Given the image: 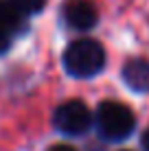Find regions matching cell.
Instances as JSON below:
<instances>
[{
	"mask_svg": "<svg viewBox=\"0 0 149 151\" xmlns=\"http://www.w3.org/2000/svg\"><path fill=\"white\" fill-rule=\"evenodd\" d=\"M61 61H64V68L70 77L90 79L105 68V48L96 40L81 37L68 44Z\"/></svg>",
	"mask_w": 149,
	"mask_h": 151,
	"instance_id": "cell-1",
	"label": "cell"
},
{
	"mask_svg": "<svg viewBox=\"0 0 149 151\" xmlns=\"http://www.w3.org/2000/svg\"><path fill=\"white\" fill-rule=\"evenodd\" d=\"M92 121L96 123L99 134L110 142L130 138L136 127L134 112L121 101H103L96 107V114L92 116Z\"/></svg>",
	"mask_w": 149,
	"mask_h": 151,
	"instance_id": "cell-2",
	"label": "cell"
},
{
	"mask_svg": "<svg viewBox=\"0 0 149 151\" xmlns=\"http://www.w3.org/2000/svg\"><path fill=\"white\" fill-rule=\"evenodd\" d=\"M53 123L64 136H81V134H86L90 129L92 114L83 101L70 99V101H64L55 110Z\"/></svg>",
	"mask_w": 149,
	"mask_h": 151,
	"instance_id": "cell-3",
	"label": "cell"
},
{
	"mask_svg": "<svg viewBox=\"0 0 149 151\" xmlns=\"http://www.w3.org/2000/svg\"><path fill=\"white\" fill-rule=\"evenodd\" d=\"M64 20L75 31H90L99 20V11L92 0H68L64 4Z\"/></svg>",
	"mask_w": 149,
	"mask_h": 151,
	"instance_id": "cell-4",
	"label": "cell"
},
{
	"mask_svg": "<svg viewBox=\"0 0 149 151\" xmlns=\"http://www.w3.org/2000/svg\"><path fill=\"white\" fill-rule=\"evenodd\" d=\"M123 81L134 92H140V94L149 92V61L140 57L130 59L123 66Z\"/></svg>",
	"mask_w": 149,
	"mask_h": 151,
	"instance_id": "cell-5",
	"label": "cell"
},
{
	"mask_svg": "<svg viewBox=\"0 0 149 151\" xmlns=\"http://www.w3.org/2000/svg\"><path fill=\"white\" fill-rule=\"evenodd\" d=\"M0 24L11 35L22 33L27 29V15L20 11L11 0H7V2H0Z\"/></svg>",
	"mask_w": 149,
	"mask_h": 151,
	"instance_id": "cell-6",
	"label": "cell"
},
{
	"mask_svg": "<svg viewBox=\"0 0 149 151\" xmlns=\"http://www.w3.org/2000/svg\"><path fill=\"white\" fill-rule=\"evenodd\" d=\"M11 2H13L24 15H33V13H40V11L44 9L46 0H11Z\"/></svg>",
	"mask_w": 149,
	"mask_h": 151,
	"instance_id": "cell-7",
	"label": "cell"
},
{
	"mask_svg": "<svg viewBox=\"0 0 149 151\" xmlns=\"http://www.w3.org/2000/svg\"><path fill=\"white\" fill-rule=\"evenodd\" d=\"M11 40H13V35L9 33L7 29L0 24V55H4L9 50V46H11Z\"/></svg>",
	"mask_w": 149,
	"mask_h": 151,
	"instance_id": "cell-8",
	"label": "cell"
},
{
	"mask_svg": "<svg viewBox=\"0 0 149 151\" xmlns=\"http://www.w3.org/2000/svg\"><path fill=\"white\" fill-rule=\"evenodd\" d=\"M46 151H77L73 145H64V142H59V145H50Z\"/></svg>",
	"mask_w": 149,
	"mask_h": 151,
	"instance_id": "cell-9",
	"label": "cell"
},
{
	"mask_svg": "<svg viewBox=\"0 0 149 151\" xmlns=\"http://www.w3.org/2000/svg\"><path fill=\"white\" fill-rule=\"evenodd\" d=\"M140 145H143V151H149V127L143 132V136H140Z\"/></svg>",
	"mask_w": 149,
	"mask_h": 151,
	"instance_id": "cell-10",
	"label": "cell"
}]
</instances>
